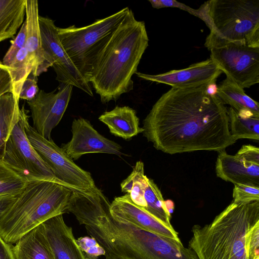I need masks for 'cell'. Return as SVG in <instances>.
Segmentation results:
<instances>
[{"mask_svg":"<svg viewBox=\"0 0 259 259\" xmlns=\"http://www.w3.org/2000/svg\"><path fill=\"white\" fill-rule=\"evenodd\" d=\"M6 67L12 80L13 94L19 99V94L22 85L33 68V62L25 47L18 52L11 63Z\"/></svg>","mask_w":259,"mask_h":259,"instance_id":"26","label":"cell"},{"mask_svg":"<svg viewBox=\"0 0 259 259\" xmlns=\"http://www.w3.org/2000/svg\"><path fill=\"white\" fill-rule=\"evenodd\" d=\"M144 198L146 205L144 209L146 211L163 224L172 226L170 223L171 214L167 208L161 191L151 179H148Z\"/></svg>","mask_w":259,"mask_h":259,"instance_id":"25","label":"cell"},{"mask_svg":"<svg viewBox=\"0 0 259 259\" xmlns=\"http://www.w3.org/2000/svg\"><path fill=\"white\" fill-rule=\"evenodd\" d=\"M73 86L61 83L58 91L47 93L38 91L35 97L27 101L33 128L44 138L50 140L52 130L63 117L71 99Z\"/></svg>","mask_w":259,"mask_h":259,"instance_id":"11","label":"cell"},{"mask_svg":"<svg viewBox=\"0 0 259 259\" xmlns=\"http://www.w3.org/2000/svg\"><path fill=\"white\" fill-rule=\"evenodd\" d=\"M148 42L144 22L136 20L130 9L92 63L89 82L102 103L116 101L133 90L132 77Z\"/></svg>","mask_w":259,"mask_h":259,"instance_id":"2","label":"cell"},{"mask_svg":"<svg viewBox=\"0 0 259 259\" xmlns=\"http://www.w3.org/2000/svg\"><path fill=\"white\" fill-rule=\"evenodd\" d=\"M235 155L247 162L259 165V149L257 147L243 145Z\"/></svg>","mask_w":259,"mask_h":259,"instance_id":"33","label":"cell"},{"mask_svg":"<svg viewBox=\"0 0 259 259\" xmlns=\"http://www.w3.org/2000/svg\"><path fill=\"white\" fill-rule=\"evenodd\" d=\"M38 21L42 48L56 73V80L75 86L93 97L91 84L75 67L61 44L58 34V27L54 21L40 16Z\"/></svg>","mask_w":259,"mask_h":259,"instance_id":"10","label":"cell"},{"mask_svg":"<svg viewBox=\"0 0 259 259\" xmlns=\"http://www.w3.org/2000/svg\"><path fill=\"white\" fill-rule=\"evenodd\" d=\"M28 182L0 160V196L18 195Z\"/></svg>","mask_w":259,"mask_h":259,"instance_id":"27","label":"cell"},{"mask_svg":"<svg viewBox=\"0 0 259 259\" xmlns=\"http://www.w3.org/2000/svg\"><path fill=\"white\" fill-rule=\"evenodd\" d=\"M233 201L248 203L259 200V187L244 184H236L233 190Z\"/></svg>","mask_w":259,"mask_h":259,"instance_id":"29","label":"cell"},{"mask_svg":"<svg viewBox=\"0 0 259 259\" xmlns=\"http://www.w3.org/2000/svg\"><path fill=\"white\" fill-rule=\"evenodd\" d=\"M19 99L12 93L0 97V160H2L6 143L19 119Z\"/></svg>","mask_w":259,"mask_h":259,"instance_id":"22","label":"cell"},{"mask_svg":"<svg viewBox=\"0 0 259 259\" xmlns=\"http://www.w3.org/2000/svg\"><path fill=\"white\" fill-rule=\"evenodd\" d=\"M72 138L61 148L73 160L89 153H107L121 155V147L101 135L83 118L74 119L71 125Z\"/></svg>","mask_w":259,"mask_h":259,"instance_id":"12","label":"cell"},{"mask_svg":"<svg viewBox=\"0 0 259 259\" xmlns=\"http://www.w3.org/2000/svg\"><path fill=\"white\" fill-rule=\"evenodd\" d=\"M18 195L0 196V219L15 201Z\"/></svg>","mask_w":259,"mask_h":259,"instance_id":"35","label":"cell"},{"mask_svg":"<svg viewBox=\"0 0 259 259\" xmlns=\"http://www.w3.org/2000/svg\"><path fill=\"white\" fill-rule=\"evenodd\" d=\"M217 176L236 184L259 187V165L247 162L225 150L219 152L215 163Z\"/></svg>","mask_w":259,"mask_h":259,"instance_id":"17","label":"cell"},{"mask_svg":"<svg viewBox=\"0 0 259 259\" xmlns=\"http://www.w3.org/2000/svg\"><path fill=\"white\" fill-rule=\"evenodd\" d=\"M189 247L198 259H259V200L232 201L209 224L194 225Z\"/></svg>","mask_w":259,"mask_h":259,"instance_id":"3","label":"cell"},{"mask_svg":"<svg viewBox=\"0 0 259 259\" xmlns=\"http://www.w3.org/2000/svg\"><path fill=\"white\" fill-rule=\"evenodd\" d=\"M77 244L85 259H98L105 255V251L93 237L83 236L76 239Z\"/></svg>","mask_w":259,"mask_h":259,"instance_id":"28","label":"cell"},{"mask_svg":"<svg viewBox=\"0 0 259 259\" xmlns=\"http://www.w3.org/2000/svg\"><path fill=\"white\" fill-rule=\"evenodd\" d=\"M26 0H0V42L13 37L23 23Z\"/></svg>","mask_w":259,"mask_h":259,"instance_id":"21","label":"cell"},{"mask_svg":"<svg viewBox=\"0 0 259 259\" xmlns=\"http://www.w3.org/2000/svg\"><path fill=\"white\" fill-rule=\"evenodd\" d=\"M99 120L106 124L110 132L116 137L128 140L143 132L139 125L136 111L129 106H116L101 114Z\"/></svg>","mask_w":259,"mask_h":259,"instance_id":"18","label":"cell"},{"mask_svg":"<svg viewBox=\"0 0 259 259\" xmlns=\"http://www.w3.org/2000/svg\"><path fill=\"white\" fill-rule=\"evenodd\" d=\"M209 84L171 88L155 102L143 120L142 133L156 149L169 154L219 152L236 142L227 108L209 92Z\"/></svg>","mask_w":259,"mask_h":259,"instance_id":"1","label":"cell"},{"mask_svg":"<svg viewBox=\"0 0 259 259\" xmlns=\"http://www.w3.org/2000/svg\"><path fill=\"white\" fill-rule=\"evenodd\" d=\"M8 93L13 94L12 80L7 67L0 62V97Z\"/></svg>","mask_w":259,"mask_h":259,"instance_id":"34","label":"cell"},{"mask_svg":"<svg viewBox=\"0 0 259 259\" xmlns=\"http://www.w3.org/2000/svg\"><path fill=\"white\" fill-rule=\"evenodd\" d=\"M26 37V23L25 21L21 25L16 37L13 41L11 46L3 58V63L4 65L6 66H9L14 60L18 52L25 47Z\"/></svg>","mask_w":259,"mask_h":259,"instance_id":"30","label":"cell"},{"mask_svg":"<svg viewBox=\"0 0 259 259\" xmlns=\"http://www.w3.org/2000/svg\"><path fill=\"white\" fill-rule=\"evenodd\" d=\"M210 51V58L226 78L242 88L259 82V47L230 43Z\"/></svg>","mask_w":259,"mask_h":259,"instance_id":"9","label":"cell"},{"mask_svg":"<svg viewBox=\"0 0 259 259\" xmlns=\"http://www.w3.org/2000/svg\"><path fill=\"white\" fill-rule=\"evenodd\" d=\"M229 128L231 136L236 141L240 139L259 140V116L239 113L232 107L228 108Z\"/></svg>","mask_w":259,"mask_h":259,"instance_id":"23","label":"cell"},{"mask_svg":"<svg viewBox=\"0 0 259 259\" xmlns=\"http://www.w3.org/2000/svg\"><path fill=\"white\" fill-rule=\"evenodd\" d=\"M12 251L14 259H54L42 224L23 236Z\"/></svg>","mask_w":259,"mask_h":259,"instance_id":"19","label":"cell"},{"mask_svg":"<svg viewBox=\"0 0 259 259\" xmlns=\"http://www.w3.org/2000/svg\"><path fill=\"white\" fill-rule=\"evenodd\" d=\"M26 37L25 47L33 64L30 75L37 78L52 65L48 59L41 46L39 26L38 1H25Z\"/></svg>","mask_w":259,"mask_h":259,"instance_id":"16","label":"cell"},{"mask_svg":"<svg viewBox=\"0 0 259 259\" xmlns=\"http://www.w3.org/2000/svg\"><path fill=\"white\" fill-rule=\"evenodd\" d=\"M24 81L19 94V99H22L30 101L33 99L38 93L39 90L37 84V78L30 74Z\"/></svg>","mask_w":259,"mask_h":259,"instance_id":"32","label":"cell"},{"mask_svg":"<svg viewBox=\"0 0 259 259\" xmlns=\"http://www.w3.org/2000/svg\"><path fill=\"white\" fill-rule=\"evenodd\" d=\"M105 259H115V258H112V257H108V256H106V257H105Z\"/></svg>","mask_w":259,"mask_h":259,"instance_id":"37","label":"cell"},{"mask_svg":"<svg viewBox=\"0 0 259 259\" xmlns=\"http://www.w3.org/2000/svg\"><path fill=\"white\" fill-rule=\"evenodd\" d=\"M63 214L51 218L42 224L54 259H85L72 228L66 224Z\"/></svg>","mask_w":259,"mask_h":259,"instance_id":"15","label":"cell"},{"mask_svg":"<svg viewBox=\"0 0 259 259\" xmlns=\"http://www.w3.org/2000/svg\"><path fill=\"white\" fill-rule=\"evenodd\" d=\"M216 95L224 104L239 113L259 116V104L247 95L242 88L227 78L217 88Z\"/></svg>","mask_w":259,"mask_h":259,"instance_id":"20","label":"cell"},{"mask_svg":"<svg viewBox=\"0 0 259 259\" xmlns=\"http://www.w3.org/2000/svg\"><path fill=\"white\" fill-rule=\"evenodd\" d=\"M153 8L160 9L163 8H176L187 11L189 13L199 18L200 13L198 9H194L187 5L175 0H149Z\"/></svg>","mask_w":259,"mask_h":259,"instance_id":"31","label":"cell"},{"mask_svg":"<svg viewBox=\"0 0 259 259\" xmlns=\"http://www.w3.org/2000/svg\"><path fill=\"white\" fill-rule=\"evenodd\" d=\"M222 73L209 58L184 69L172 70L155 75L138 72L136 74L139 77L146 80L165 84L174 89H186L215 83Z\"/></svg>","mask_w":259,"mask_h":259,"instance_id":"13","label":"cell"},{"mask_svg":"<svg viewBox=\"0 0 259 259\" xmlns=\"http://www.w3.org/2000/svg\"><path fill=\"white\" fill-rule=\"evenodd\" d=\"M27 119V111L22 106L19 119L6 143L2 160L28 182L50 181L59 184L27 137L25 124Z\"/></svg>","mask_w":259,"mask_h":259,"instance_id":"8","label":"cell"},{"mask_svg":"<svg viewBox=\"0 0 259 259\" xmlns=\"http://www.w3.org/2000/svg\"><path fill=\"white\" fill-rule=\"evenodd\" d=\"M148 179L144 174L143 162L138 161L131 174L120 184L121 191L129 194L132 201L143 209L146 206L144 193L148 184Z\"/></svg>","mask_w":259,"mask_h":259,"instance_id":"24","label":"cell"},{"mask_svg":"<svg viewBox=\"0 0 259 259\" xmlns=\"http://www.w3.org/2000/svg\"><path fill=\"white\" fill-rule=\"evenodd\" d=\"M72 190L50 181L29 182L0 219V237L15 244L44 222L67 212Z\"/></svg>","mask_w":259,"mask_h":259,"instance_id":"4","label":"cell"},{"mask_svg":"<svg viewBox=\"0 0 259 259\" xmlns=\"http://www.w3.org/2000/svg\"><path fill=\"white\" fill-rule=\"evenodd\" d=\"M110 211L117 220L132 224L151 232L180 240L178 233L153 217L143 208L135 204L129 194L114 198L110 202Z\"/></svg>","mask_w":259,"mask_h":259,"instance_id":"14","label":"cell"},{"mask_svg":"<svg viewBox=\"0 0 259 259\" xmlns=\"http://www.w3.org/2000/svg\"><path fill=\"white\" fill-rule=\"evenodd\" d=\"M198 10L210 29L208 50L230 43L259 47V0H210Z\"/></svg>","mask_w":259,"mask_h":259,"instance_id":"5","label":"cell"},{"mask_svg":"<svg viewBox=\"0 0 259 259\" xmlns=\"http://www.w3.org/2000/svg\"><path fill=\"white\" fill-rule=\"evenodd\" d=\"M129 10L128 7H125L85 26L77 27L72 25L58 28L61 44L75 67L88 82L95 57L105 45Z\"/></svg>","mask_w":259,"mask_h":259,"instance_id":"6","label":"cell"},{"mask_svg":"<svg viewBox=\"0 0 259 259\" xmlns=\"http://www.w3.org/2000/svg\"><path fill=\"white\" fill-rule=\"evenodd\" d=\"M25 131L30 143L59 184L73 191L83 193L98 188L90 172L75 164L52 139L48 140L38 134L29 124L28 119L25 122Z\"/></svg>","mask_w":259,"mask_h":259,"instance_id":"7","label":"cell"},{"mask_svg":"<svg viewBox=\"0 0 259 259\" xmlns=\"http://www.w3.org/2000/svg\"><path fill=\"white\" fill-rule=\"evenodd\" d=\"M0 259H14L12 244L6 242L1 237Z\"/></svg>","mask_w":259,"mask_h":259,"instance_id":"36","label":"cell"}]
</instances>
